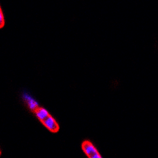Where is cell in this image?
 <instances>
[{
  "label": "cell",
  "mask_w": 158,
  "mask_h": 158,
  "mask_svg": "<svg viewBox=\"0 0 158 158\" xmlns=\"http://www.w3.org/2000/svg\"><path fill=\"white\" fill-rule=\"evenodd\" d=\"M34 113L40 123L49 131L52 133H57L59 131V125L57 121L44 108L39 107L35 110Z\"/></svg>",
  "instance_id": "1"
},
{
  "label": "cell",
  "mask_w": 158,
  "mask_h": 158,
  "mask_svg": "<svg viewBox=\"0 0 158 158\" xmlns=\"http://www.w3.org/2000/svg\"><path fill=\"white\" fill-rule=\"evenodd\" d=\"M81 149L88 158H102L99 151L90 141H84L81 143Z\"/></svg>",
  "instance_id": "2"
},
{
  "label": "cell",
  "mask_w": 158,
  "mask_h": 158,
  "mask_svg": "<svg viewBox=\"0 0 158 158\" xmlns=\"http://www.w3.org/2000/svg\"><path fill=\"white\" fill-rule=\"evenodd\" d=\"M5 25V19H4L3 11L2 9H0V27L3 28Z\"/></svg>",
  "instance_id": "3"
}]
</instances>
